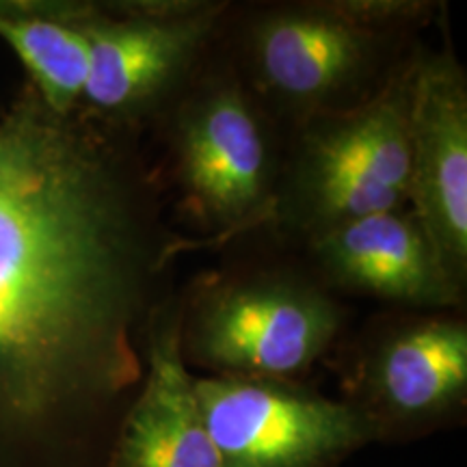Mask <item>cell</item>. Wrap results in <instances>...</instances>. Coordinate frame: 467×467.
I'll return each instance as SVG.
<instances>
[{
	"mask_svg": "<svg viewBox=\"0 0 467 467\" xmlns=\"http://www.w3.org/2000/svg\"><path fill=\"white\" fill-rule=\"evenodd\" d=\"M413 72L416 57L355 107L299 121L288 165L279 169L273 217L312 241L348 221L405 208Z\"/></svg>",
	"mask_w": 467,
	"mask_h": 467,
	"instance_id": "7a4b0ae2",
	"label": "cell"
},
{
	"mask_svg": "<svg viewBox=\"0 0 467 467\" xmlns=\"http://www.w3.org/2000/svg\"><path fill=\"white\" fill-rule=\"evenodd\" d=\"M342 327L334 296L282 273L210 285L182 309V355L221 377L292 381L327 353Z\"/></svg>",
	"mask_w": 467,
	"mask_h": 467,
	"instance_id": "3957f363",
	"label": "cell"
},
{
	"mask_svg": "<svg viewBox=\"0 0 467 467\" xmlns=\"http://www.w3.org/2000/svg\"><path fill=\"white\" fill-rule=\"evenodd\" d=\"M392 37L358 20L344 0L299 3L260 11L244 50L255 89L301 121L366 100Z\"/></svg>",
	"mask_w": 467,
	"mask_h": 467,
	"instance_id": "8992f818",
	"label": "cell"
},
{
	"mask_svg": "<svg viewBox=\"0 0 467 467\" xmlns=\"http://www.w3.org/2000/svg\"><path fill=\"white\" fill-rule=\"evenodd\" d=\"M182 309L171 299L151 325L141 388L121 416L107 467H219L182 355Z\"/></svg>",
	"mask_w": 467,
	"mask_h": 467,
	"instance_id": "9c48e42d",
	"label": "cell"
},
{
	"mask_svg": "<svg viewBox=\"0 0 467 467\" xmlns=\"http://www.w3.org/2000/svg\"><path fill=\"white\" fill-rule=\"evenodd\" d=\"M219 467H331L381 433L355 402L295 381L195 377Z\"/></svg>",
	"mask_w": 467,
	"mask_h": 467,
	"instance_id": "52a82bcc",
	"label": "cell"
},
{
	"mask_svg": "<svg viewBox=\"0 0 467 467\" xmlns=\"http://www.w3.org/2000/svg\"><path fill=\"white\" fill-rule=\"evenodd\" d=\"M225 11L210 0L89 3L80 109L109 126L141 130L200 61Z\"/></svg>",
	"mask_w": 467,
	"mask_h": 467,
	"instance_id": "277c9868",
	"label": "cell"
},
{
	"mask_svg": "<svg viewBox=\"0 0 467 467\" xmlns=\"http://www.w3.org/2000/svg\"><path fill=\"white\" fill-rule=\"evenodd\" d=\"M368 418L385 426H418L463 405L467 394V325L429 317L394 327L361 368Z\"/></svg>",
	"mask_w": 467,
	"mask_h": 467,
	"instance_id": "30bf717a",
	"label": "cell"
},
{
	"mask_svg": "<svg viewBox=\"0 0 467 467\" xmlns=\"http://www.w3.org/2000/svg\"><path fill=\"white\" fill-rule=\"evenodd\" d=\"M87 9L89 3L67 0H0V39L57 113H72L83 102L89 76Z\"/></svg>",
	"mask_w": 467,
	"mask_h": 467,
	"instance_id": "7c38bea8",
	"label": "cell"
},
{
	"mask_svg": "<svg viewBox=\"0 0 467 467\" xmlns=\"http://www.w3.org/2000/svg\"><path fill=\"white\" fill-rule=\"evenodd\" d=\"M309 249L327 275L348 290L416 307L459 301L422 227L405 208L331 227L312 238Z\"/></svg>",
	"mask_w": 467,
	"mask_h": 467,
	"instance_id": "8fae6325",
	"label": "cell"
},
{
	"mask_svg": "<svg viewBox=\"0 0 467 467\" xmlns=\"http://www.w3.org/2000/svg\"><path fill=\"white\" fill-rule=\"evenodd\" d=\"M405 203L461 295L467 277V83L452 52L416 55Z\"/></svg>",
	"mask_w": 467,
	"mask_h": 467,
	"instance_id": "ba28073f",
	"label": "cell"
},
{
	"mask_svg": "<svg viewBox=\"0 0 467 467\" xmlns=\"http://www.w3.org/2000/svg\"><path fill=\"white\" fill-rule=\"evenodd\" d=\"M134 132L22 85L0 113V467L83 451L141 388L184 241Z\"/></svg>",
	"mask_w": 467,
	"mask_h": 467,
	"instance_id": "6da1fadb",
	"label": "cell"
},
{
	"mask_svg": "<svg viewBox=\"0 0 467 467\" xmlns=\"http://www.w3.org/2000/svg\"><path fill=\"white\" fill-rule=\"evenodd\" d=\"M279 169L265 119L238 78L208 80L180 107L175 184L214 241L273 217Z\"/></svg>",
	"mask_w": 467,
	"mask_h": 467,
	"instance_id": "5b68a950",
	"label": "cell"
}]
</instances>
